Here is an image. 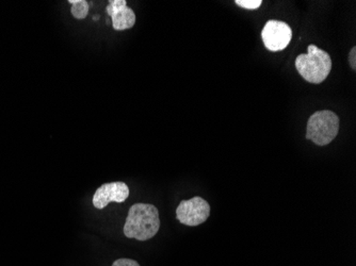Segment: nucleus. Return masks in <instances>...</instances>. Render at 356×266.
Returning a JSON list of instances; mask_svg holds the SVG:
<instances>
[{
    "mask_svg": "<svg viewBox=\"0 0 356 266\" xmlns=\"http://www.w3.org/2000/svg\"><path fill=\"white\" fill-rule=\"evenodd\" d=\"M159 228L157 208L149 203H135L131 206L126 217L124 235L128 239L147 241L157 235Z\"/></svg>",
    "mask_w": 356,
    "mask_h": 266,
    "instance_id": "f257e3e1",
    "label": "nucleus"
},
{
    "mask_svg": "<svg viewBox=\"0 0 356 266\" xmlns=\"http://www.w3.org/2000/svg\"><path fill=\"white\" fill-rule=\"evenodd\" d=\"M296 69L306 81L320 85L331 73L332 59L327 51L312 44L307 48V53L298 56Z\"/></svg>",
    "mask_w": 356,
    "mask_h": 266,
    "instance_id": "f03ea898",
    "label": "nucleus"
},
{
    "mask_svg": "<svg viewBox=\"0 0 356 266\" xmlns=\"http://www.w3.org/2000/svg\"><path fill=\"white\" fill-rule=\"evenodd\" d=\"M341 121L337 114L329 110L318 111L309 117L306 128V139L318 146L329 145L339 131Z\"/></svg>",
    "mask_w": 356,
    "mask_h": 266,
    "instance_id": "7ed1b4c3",
    "label": "nucleus"
},
{
    "mask_svg": "<svg viewBox=\"0 0 356 266\" xmlns=\"http://www.w3.org/2000/svg\"><path fill=\"white\" fill-rule=\"evenodd\" d=\"M209 215V203L199 196L181 201L176 209V219L191 227L205 223Z\"/></svg>",
    "mask_w": 356,
    "mask_h": 266,
    "instance_id": "20e7f679",
    "label": "nucleus"
},
{
    "mask_svg": "<svg viewBox=\"0 0 356 266\" xmlns=\"http://www.w3.org/2000/svg\"><path fill=\"white\" fill-rule=\"evenodd\" d=\"M264 44L268 51H284L293 39V30L288 24L280 21H269L261 31Z\"/></svg>",
    "mask_w": 356,
    "mask_h": 266,
    "instance_id": "39448f33",
    "label": "nucleus"
},
{
    "mask_svg": "<svg viewBox=\"0 0 356 266\" xmlns=\"http://www.w3.org/2000/svg\"><path fill=\"white\" fill-rule=\"evenodd\" d=\"M129 196V189L125 182H110L96 190L93 196V205L96 209H104L108 203H121Z\"/></svg>",
    "mask_w": 356,
    "mask_h": 266,
    "instance_id": "423d86ee",
    "label": "nucleus"
},
{
    "mask_svg": "<svg viewBox=\"0 0 356 266\" xmlns=\"http://www.w3.org/2000/svg\"><path fill=\"white\" fill-rule=\"evenodd\" d=\"M108 15L111 17L113 29L117 31L131 29L136 24V14L128 7L126 0H111L106 8Z\"/></svg>",
    "mask_w": 356,
    "mask_h": 266,
    "instance_id": "0eeeda50",
    "label": "nucleus"
},
{
    "mask_svg": "<svg viewBox=\"0 0 356 266\" xmlns=\"http://www.w3.org/2000/svg\"><path fill=\"white\" fill-rule=\"evenodd\" d=\"M72 3V15L77 19H85L89 14V3L86 0H69Z\"/></svg>",
    "mask_w": 356,
    "mask_h": 266,
    "instance_id": "6e6552de",
    "label": "nucleus"
},
{
    "mask_svg": "<svg viewBox=\"0 0 356 266\" xmlns=\"http://www.w3.org/2000/svg\"><path fill=\"white\" fill-rule=\"evenodd\" d=\"M236 3L245 9L256 10L261 7L263 1L261 0H236Z\"/></svg>",
    "mask_w": 356,
    "mask_h": 266,
    "instance_id": "1a4fd4ad",
    "label": "nucleus"
},
{
    "mask_svg": "<svg viewBox=\"0 0 356 266\" xmlns=\"http://www.w3.org/2000/svg\"><path fill=\"white\" fill-rule=\"evenodd\" d=\"M111 266H140V264L135 261V260L123 258V259L115 260Z\"/></svg>",
    "mask_w": 356,
    "mask_h": 266,
    "instance_id": "9d476101",
    "label": "nucleus"
},
{
    "mask_svg": "<svg viewBox=\"0 0 356 266\" xmlns=\"http://www.w3.org/2000/svg\"><path fill=\"white\" fill-rule=\"evenodd\" d=\"M349 62L351 65L352 69L355 71L356 69V47H353L349 53Z\"/></svg>",
    "mask_w": 356,
    "mask_h": 266,
    "instance_id": "9b49d317",
    "label": "nucleus"
}]
</instances>
